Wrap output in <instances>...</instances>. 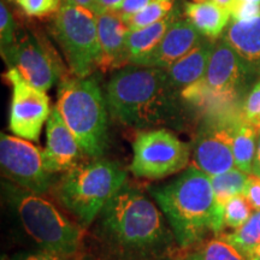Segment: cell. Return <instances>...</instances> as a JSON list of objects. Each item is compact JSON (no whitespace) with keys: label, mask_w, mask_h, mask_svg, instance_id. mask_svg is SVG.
<instances>
[{"label":"cell","mask_w":260,"mask_h":260,"mask_svg":"<svg viewBox=\"0 0 260 260\" xmlns=\"http://www.w3.org/2000/svg\"><path fill=\"white\" fill-rule=\"evenodd\" d=\"M168 223L144 191L125 182L95 219L94 237L102 259L172 258L177 241Z\"/></svg>","instance_id":"1"},{"label":"cell","mask_w":260,"mask_h":260,"mask_svg":"<svg viewBox=\"0 0 260 260\" xmlns=\"http://www.w3.org/2000/svg\"><path fill=\"white\" fill-rule=\"evenodd\" d=\"M105 98L113 118L130 128L183 126V99L169 82L167 69L126 65L113 74Z\"/></svg>","instance_id":"2"},{"label":"cell","mask_w":260,"mask_h":260,"mask_svg":"<svg viewBox=\"0 0 260 260\" xmlns=\"http://www.w3.org/2000/svg\"><path fill=\"white\" fill-rule=\"evenodd\" d=\"M148 191L164 213L180 248L199 245L210 233L222 234L224 223L217 212L211 177L194 165L170 183L148 187Z\"/></svg>","instance_id":"3"},{"label":"cell","mask_w":260,"mask_h":260,"mask_svg":"<svg viewBox=\"0 0 260 260\" xmlns=\"http://www.w3.org/2000/svg\"><path fill=\"white\" fill-rule=\"evenodd\" d=\"M56 107L83 154L100 159L109 145V107L93 77H73L59 84Z\"/></svg>","instance_id":"4"},{"label":"cell","mask_w":260,"mask_h":260,"mask_svg":"<svg viewBox=\"0 0 260 260\" xmlns=\"http://www.w3.org/2000/svg\"><path fill=\"white\" fill-rule=\"evenodd\" d=\"M4 193L14 207L24 230L47 251L67 258H79L83 228L70 222L42 194L23 189L15 183H5Z\"/></svg>","instance_id":"5"},{"label":"cell","mask_w":260,"mask_h":260,"mask_svg":"<svg viewBox=\"0 0 260 260\" xmlns=\"http://www.w3.org/2000/svg\"><path fill=\"white\" fill-rule=\"evenodd\" d=\"M125 182L126 172L117 162L94 159L65 171L56 187V195L84 229L95 222Z\"/></svg>","instance_id":"6"},{"label":"cell","mask_w":260,"mask_h":260,"mask_svg":"<svg viewBox=\"0 0 260 260\" xmlns=\"http://www.w3.org/2000/svg\"><path fill=\"white\" fill-rule=\"evenodd\" d=\"M52 28L74 76L89 77L100 63L95 12L61 2Z\"/></svg>","instance_id":"7"},{"label":"cell","mask_w":260,"mask_h":260,"mask_svg":"<svg viewBox=\"0 0 260 260\" xmlns=\"http://www.w3.org/2000/svg\"><path fill=\"white\" fill-rule=\"evenodd\" d=\"M190 148L171 130H141L133 142L130 171L135 177L161 180L187 168Z\"/></svg>","instance_id":"8"},{"label":"cell","mask_w":260,"mask_h":260,"mask_svg":"<svg viewBox=\"0 0 260 260\" xmlns=\"http://www.w3.org/2000/svg\"><path fill=\"white\" fill-rule=\"evenodd\" d=\"M248 76L252 75L241 58L222 39L214 44L204 79L182 90L181 96L197 106L230 103Z\"/></svg>","instance_id":"9"},{"label":"cell","mask_w":260,"mask_h":260,"mask_svg":"<svg viewBox=\"0 0 260 260\" xmlns=\"http://www.w3.org/2000/svg\"><path fill=\"white\" fill-rule=\"evenodd\" d=\"M9 69L17 70L31 86L47 92L63 74V68L56 52L46 40L31 31L17 35L9 50L2 53Z\"/></svg>","instance_id":"10"},{"label":"cell","mask_w":260,"mask_h":260,"mask_svg":"<svg viewBox=\"0 0 260 260\" xmlns=\"http://www.w3.org/2000/svg\"><path fill=\"white\" fill-rule=\"evenodd\" d=\"M0 167L6 178L23 189L38 194L50 190L52 174L45 168L42 151L28 140L2 133Z\"/></svg>","instance_id":"11"},{"label":"cell","mask_w":260,"mask_h":260,"mask_svg":"<svg viewBox=\"0 0 260 260\" xmlns=\"http://www.w3.org/2000/svg\"><path fill=\"white\" fill-rule=\"evenodd\" d=\"M5 79L12 86L10 130L18 138L38 141L52 111L50 98L46 92L28 83L17 70L9 69Z\"/></svg>","instance_id":"12"},{"label":"cell","mask_w":260,"mask_h":260,"mask_svg":"<svg viewBox=\"0 0 260 260\" xmlns=\"http://www.w3.org/2000/svg\"><path fill=\"white\" fill-rule=\"evenodd\" d=\"M234 118L206 123L200 129L193 147V165L207 176L236 168L233 153Z\"/></svg>","instance_id":"13"},{"label":"cell","mask_w":260,"mask_h":260,"mask_svg":"<svg viewBox=\"0 0 260 260\" xmlns=\"http://www.w3.org/2000/svg\"><path fill=\"white\" fill-rule=\"evenodd\" d=\"M46 147L42 151V157L48 172H65L79 164L83 152L56 106L52 109L46 123Z\"/></svg>","instance_id":"14"},{"label":"cell","mask_w":260,"mask_h":260,"mask_svg":"<svg viewBox=\"0 0 260 260\" xmlns=\"http://www.w3.org/2000/svg\"><path fill=\"white\" fill-rule=\"evenodd\" d=\"M98 37L100 46L99 68L111 71L129 65L128 34L130 29L116 11L96 14Z\"/></svg>","instance_id":"15"},{"label":"cell","mask_w":260,"mask_h":260,"mask_svg":"<svg viewBox=\"0 0 260 260\" xmlns=\"http://www.w3.org/2000/svg\"><path fill=\"white\" fill-rule=\"evenodd\" d=\"M204 39L200 31L188 19L178 18L168 29L154 51L134 65L168 69L197 47Z\"/></svg>","instance_id":"16"},{"label":"cell","mask_w":260,"mask_h":260,"mask_svg":"<svg viewBox=\"0 0 260 260\" xmlns=\"http://www.w3.org/2000/svg\"><path fill=\"white\" fill-rule=\"evenodd\" d=\"M222 39L241 58L252 76H260V17L232 19Z\"/></svg>","instance_id":"17"},{"label":"cell","mask_w":260,"mask_h":260,"mask_svg":"<svg viewBox=\"0 0 260 260\" xmlns=\"http://www.w3.org/2000/svg\"><path fill=\"white\" fill-rule=\"evenodd\" d=\"M214 48L210 39L203 41L167 69L169 82L178 93L204 79Z\"/></svg>","instance_id":"18"},{"label":"cell","mask_w":260,"mask_h":260,"mask_svg":"<svg viewBox=\"0 0 260 260\" xmlns=\"http://www.w3.org/2000/svg\"><path fill=\"white\" fill-rule=\"evenodd\" d=\"M184 15L200 34L210 40L219 38L232 22V12L212 0L187 3Z\"/></svg>","instance_id":"19"},{"label":"cell","mask_w":260,"mask_h":260,"mask_svg":"<svg viewBox=\"0 0 260 260\" xmlns=\"http://www.w3.org/2000/svg\"><path fill=\"white\" fill-rule=\"evenodd\" d=\"M178 18H181V10L175 6V9L167 17L157 23L136 30H130L128 34V45H126L129 64H138L140 60L153 52L164 38L168 29Z\"/></svg>","instance_id":"20"},{"label":"cell","mask_w":260,"mask_h":260,"mask_svg":"<svg viewBox=\"0 0 260 260\" xmlns=\"http://www.w3.org/2000/svg\"><path fill=\"white\" fill-rule=\"evenodd\" d=\"M258 130L251 123L247 122L242 115L235 117L233 123V153L237 169L252 174L254 161Z\"/></svg>","instance_id":"21"},{"label":"cell","mask_w":260,"mask_h":260,"mask_svg":"<svg viewBox=\"0 0 260 260\" xmlns=\"http://www.w3.org/2000/svg\"><path fill=\"white\" fill-rule=\"evenodd\" d=\"M183 254L174 256L175 260H248L246 254L233 246L222 234L199 245L188 248Z\"/></svg>","instance_id":"22"},{"label":"cell","mask_w":260,"mask_h":260,"mask_svg":"<svg viewBox=\"0 0 260 260\" xmlns=\"http://www.w3.org/2000/svg\"><path fill=\"white\" fill-rule=\"evenodd\" d=\"M248 178V174L237 168H234L232 170L223 172V174L211 176L217 212H218L220 218H224V209H225L228 201L236 195L243 194Z\"/></svg>","instance_id":"23"},{"label":"cell","mask_w":260,"mask_h":260,"mask_svg":"<svg viewBox=\"0 0 260 260\" xmlns=\"http://www.w3.org/2000/svg\"><path fill=\"white\" fill-rule=\"evenodd\" d=\"M222 235L226 241L247 255L260 243V211H254L249 219L239 229Z\"/></svg>","instance_id":"24"},{"label":"cell","mask_w":260,"mask_h":260,"mask_svg":"<svg viewBox=\"0 0 260 260\" xmlns=\"http://www.w3.org/2000/svg\"><path fill=\"white\" fill-rule=\"evenodd\" d=\"M175 9V0H153L144 10L133 17L125 19V23L130 30H136L148 25L157 23L170 14Z\"/></svg>","instance_id":"25"},{"label":"cell","mask_w":260,"mask_h":260,"mask_svg":"<svg viewBox=\"0 0 260 260\" xmlns=\"http://www.w3.org/2000/svg\"><path fill=\"white\" fill-rule=\"evenodd\" d=\"M253 209L243 194L236 195L228 201L224 209V228L236 230L242 226L249 217L252 216Z\"/></svg>","instance_id":"26"},{"label":"cell","mask_w":260,"mask_h":260,"mask_svg":"<svg viewBox=\"0 0 260 260\" xmlns=\"http://www.w3.org/2000/svg\"><path fill=\"white\" fill-rule=\"evenodd\" d=\"M14 2L28 17L37 18L56 15L61 5V0H14Z\"/></svg>","instance_id":"27"},{"label":"cell","mask_w":260,"mask_h":260,"mask_svg":"<svg viewBox=\"0 0 260 260\" xmlns=\"http://www.w3.org/2000/svg\"><path fill=\"white\" fill-rule=\"evenodd\" d=\"M17 39L16 34V22L11 11L5 5L4 0L0 3V51L4 53L14 45Z\"/></svg>","instance_id":"28"},{"label":"cell","mask_w":260,"mask_h":260,"mask_svg":"<svg viewBox=\"0 0 260 260\" xmlns=\"http://www.w3.org/2000/svg\"><path fill=\"white\" fill-rule=\"evenodd\" d=\"M241 115L247 122L260 132V79L247 94L242 105Z\"/></svg>","instance_id":"29"},{"label":"cell","mask_w":260,"mask_h":260,"mask_svg":"<svg viewBox=\"0 0 260 260\" xmlns=\"http://www.w3.org/2000/svg\"><path fill=\"white\" fill-rule=\"evenodd\" d=\"M260 17V3L242 2L235 3L232 9V19L234 21H247Z\"/></svg>","instance_id":"30"},{"label":"cell","mask_w":260,"mask_h":260,"mask_svg":"<svg viewBox=\"0 0 260 260\" xmlns=\"http://www.w3.org/2000/svg\"><path fill=\"white\" fill-rule=\"evenodd\" d=\"M243 195L248 200L253 211H260V177L249 175Z\"/></svg>","instance_id":"31"},{"label":"cell","mask_w":260,"mask_h":260,"mask_svg":"<svg viewBox=\"0 0 260 260\" xmlns=\"http://www.w3.org/2000/svg\"><path fill=\"white\" fill-rule=\"evenodd\" d=\"M152 2L153 0H123L119 8L116 10V12L121 15L122 18L125 21V19L139 14L141 10H144Z\"/></svg>","instance_id":"32"},{"label":"cell","mask_w":260,"mask_h":260,"mask_svg":"<svg viewBox=\"0 0 260 260\" xmlns=\"http://www.w3.org/2000/svg\"><path fill=\"white\" fill-rule=\"evenodd\" d=\"M12 260H79V258H67L56 253L41 251L38 253H29V254H19Z\"/></svg>","instance_id":"33"},{"label":"cell","mask_w":260,"mask_h":260,"mask_svg":"<svg viewBox=\"0 0 260 260\" xmlns=\"http://www.w3.org/2000/svg\"><path fill=\"white\" fill-rule=\"evenodd\" d=\"M123 3V0H98L95 6V14H102L107 11H116Z\"/></svg>","instance_id":"34"},{"label":"cell","mask_w":260,"mask_h":260,"mask_svg":"<svg viewBox=\"0 0 260 260\" xmlns=\"http://www.w3.org/2000/svg\"><path fill=\"white\" fill-rule=\"evenodd\" d=\"M251 175L260 177V132H258V139H256V149H255L254 161H253Z\"/></svg>","instance_id":"35"},{"label":"cell","mask_w":260,"mask_h":260,"mask_svg":"<svg viewBox=\"0 0 260 260\" xmlns=\"http://www.w3.org/2000/svg\"><path fill=\"white\" fill-rule=\"evenodd\" d=\"M61 2L65 3H70V4L77 5V6H83V8H87L89 10H95L96 6V2L98 0H61ZM95 12V11H94Z\"/></svg>","instance_id":"36"},{"label":"cell","mask_w":260,"mask_h":260,"mask_svg":"<svg viewBox=\"0 0 260 260\" xmlns=\"http://www.w3.org/2000/svg\"><path fill=\"white\" fill-rule=\"evenodd\" d=\"M248 260H260V243L247 254Z\"/></svg>","instance_id":"37"},{"label":"cell","mask_w":260,"mask_h":260,"mask_svg":"<svg viewBox=\"0 0 260 260\" xmlns=\"http://www.w3.org/2000/svg\"><path fill=\"white\" fill-rule=\"evenodd\" d=\"M212 2L217 3V4L223 6V8H225L226 10H229L230 12H232V9L234 6V3H235V0H212Z\"/></svg>","instance_id":"38"},{"label":"cell","mask_w":260,"mask_h":260,"mask_svg":"<svg viewBox=\"0 0 260 260\" xmlns=\"http://www.w3.org/2000/svg\"><path fill=\"white\" fill-rule=\"evenodd\" d=\"M242 2H253V3H260V0H235V3H242ZM234 3V4H235Z\"/></svg>","instance_id":"39"},{"label":"cell","mask_w":260,"mask_h":260,"mask_svg":"<svg viewBox=\"0 0 260 260\" xmlns=\"http://www.w3.org/2000/svg\"><path fill=\"white\" fill-rule=\"evenodd\" d=\"M195 2H197V3H199V2H206V0H195Z\"/></svg>","instance_id":"40"},{"label":"cell","mask_w":260,"mask_h":260,"mask_svg":"<svg viewBox=\"0 0 260 260\" xmlns=\"http://www.w3.org/2000/svg\"><path fill=\"white\" fill-rule=\"evenodd\" d=\"M164 260H175V259H174V256H172V258H168V259H164Z\"/></svg>","instance_id":"41"}]
</instances>
